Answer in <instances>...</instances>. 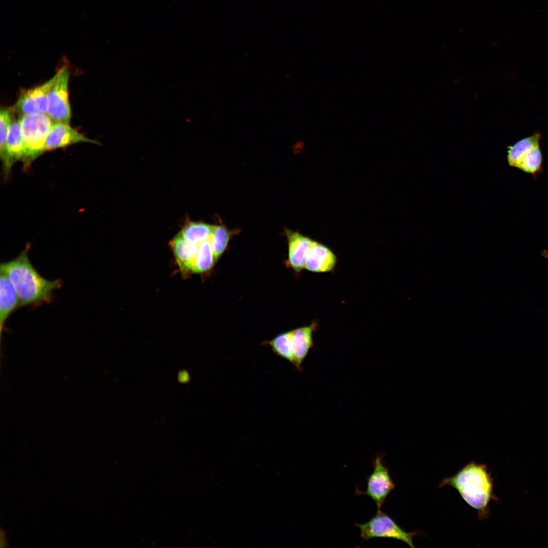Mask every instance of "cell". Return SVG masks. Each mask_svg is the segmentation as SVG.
Here are the masks:
<instances>
[{"instance_id":"obj_1","label":"cell","mask_w":548,"mask_h":548,"mask_svg":"<svg viewBox=\"0 0 548 548\" xmlns=\"http://www.w3.org/2000/svg\"><path fill=\"white\" fill-rule=\"evenodd\" d=\"M29 245L15 259L1 263L4 271L17 292L20 306L49 302L52 293L61 287L58 280L50 281L43 278L31 263L28 256Z\"/></svg>"},{"instance_id":"obj_2","label":"cell","mask_w":548,"mask_h":548,"mask_svg":"<svg viewBox=\"0 0 548 548\" xmlns=\"http://www.w3.org/2000/svg\"><path fill=\"white\" fill-rule=\"evenodd\" d=\"M451 486L483 517L492 495V478L484 464L471 462L456 474L442 480L439 487Z\"/></svg>"},{"instance_id":"obj_3","label":"cell","mask_w":548,"mask_h":548,"mask_svg":"<svg viewBox=\"0 0 548 548\" xmlns=\"http://www.w3.org/2000/svg\"><path fill=\"white\" fill-rule=\"evenodd\" d=\"M19 120L25 147L22 161L26 168L45 151V141L54 122L47 114L26 115Z\"/></svg>"},{"instance_id":"obj_4","label":"cell","mask_w":548,"mask_h":548,"mask_svg":"<svg viewBox=\"0 0 548 548\" xmlns=\"http://www.w3.org/2000/svg\"><path fill=\"white\" fill-rule=\"evenodd\" d=\"M360 530L362 539L367 541L373 538H391L401 540L412 548L415 547L413 537L414 532H408L400 527L387 514L378 510L367 522L355 524Z\"/></svg>"},{"instance_id":"obj_5","label":"cell","mask_w":548,"mask_h":548,"mask_svg":"<svg viewBox=\"0 0 548 548\" xmlns=\"http://www.w3.org/2000/svg\"><path fill=\"white\" fill-rule=\"evenodd\" d=\"M68 70L65 66L57 72V78L48 96V115L55 122L69 125L71 111L68 100Z\"/></svg>"},{"instance_id":"obj_6","label":"cell","mask_w":548,"mask_h":548,"mask_svg":"<svg viewBox=\"0 0 548 548\" xmlns=\"http://www.w3.org/2000/svg\"><path fill=\"white\" fill-rule=\"evenodd\" d=\"M373 470L366 477L367 488L365 492L357 491L359 494L369 496L376 505L378 510L381 508L386 498L395 488V484L385 465L381 455H376L373 460Z\"/></svg>"},{"instance_id":"obj_7","label":"cell","mask_w":548,"mask_h":548,"mask_svg":"<svg viewBox=\"0 0 548 548\" xmlns=\"http://www.w3.org/2000/svg\"><path fill=\"white\" fill-rule=\"evenodd\" d=\"M57 77V72L48 81L34 88L24 90L14 107L19 116L33 114H47L49 93Z\"/></svg>"},{"instance_id":"obj_8","label":"cell","mask_w":548,"mask_h":548,"mask_svg":"<svg viewBox=\"0 0 548 548\" xmlns=\"http://www.w3.org/2000/svg\"><path fill=\"white\" fill-rule=\"evenodd\" d=\"M81 142L100 144L88 139L72 128L69 125L54 122L45 141V151L55 150Z\"/></svg>"},{"instance_id":"obj_9","label":"cell","mask_w":548,"mask_h":548,"mask_svg":"<svg viewBox=\"0 0 548 548\" xmlns=\"http://www.w3.org/2000/svg\"><path fill=\"white\" fill-rule=\"evenodd\" d=\"M313 322L306 326L290 331V344L293 356V364L297 370L302 369V364L314 345L313 332L317 329Z\"/></svg>"},{"instance_id":"obj_10","label":"cell","mask_w":548,"mask_h":548,"mask_svg":"<svg viewBox=\"0 0 548 548\" xmlns=\"http://www.w3.org/2000/svg\"><path fill=\"white\" fill-rule=\"evenodd\" d=\"M6 158L3 163L5 179L9 177L13 164L18 160H22L25 154V147L22 134L19 120L13 119L6 141Z\"/></svg>"},{"instance_id":"obj_11","label":"cell","mask_w":548,"mask_h":548,"mask_svg":"<svg viewBox=\"0 0 548 548\" xmlns=\"http://www.w3.org/2000/svg\"><path fill=\"white\" fill-rule=\"evenodd\" d=\"M288 243V259L287 264L299 272L304 268L306 255L314 241L300 233L289 230L286 231Z\"/></svg>"},{"instance_id":"obj_12","label":"cell","mask_w":548,"mask_h":548,"mask_svg":"<svg viewBox=\"0 0 548 548\" xmlns=\"http://www.w3.org/2000/svg\"><path fill=\"white\" fill-rule=\"evenodd\" d=\"M336 262V255L329 248L314 241L306 255L304 268L314 272H330Z\"/></svg>"},{"instance_id":"obj_13","label":"cell","mask_w":548,"mask_h":548,"mask_svg":"<svg viewBox=\"0 0 548 548\" xmlns=\"http://www.w3.org/2000/svg\"><path fill=\"white\" fill-rule=\"evenodd\" d=\"M169 245L180 270L185 273L191 272L199 245L186 240L180 233L170 241Z\"/></svg>"},{"instance_id":"obj_14","label":"cell","mask_w":548,"mask_h":548,"mask_svg":"<svg viewBox=\"0 0 548 548\" xmlns=\"http://www.w3.org/2000/svg\"><path fill=\"white\" fill-rule=\"evenodd\" d=\"M18 306L17 292L6 274L0 270V329L2 333L7 318Z\"/></svg>"},{"instance_id":"obj_15","label":"cell","mask_w":548,"mask_h":548,"mask_svg":"<svg viewBox=\"0 0 548 548\" xmlns=\"http://www.w3.org/2000/svg\"><path fill=\"white\" fill-rule=\"evenodd\" d=\"M540 134L536 133L523 138L508 147L507 161L511 166L517 167L523 157L532 148L539 145Z\"/></svg>"},{"instance_id":"obj_16","label":"cell","mask_w":548,"mask_h":548,"mask_svg":"<svg viewBox=\"0 0 548 548\" xmlns=\"http://www.w3.org/2000/svg\"><path fill=\"white\" fill-rule=\"evenodd\" d=\"M213 226L204 223L190 222L185 224L179 233L186 240L199 245L210 238Z\"/></svg>"},{"instance_id":"obj_17","label":"cell","mask_w":548,"mask_h":548,"mask_svg":"<svg viewBox=\"0 0 548 548\" xmlns=\"http://www.w3.org/2000/svg\"><path fill=\"white\" fill-rule=\"evenodd\" d=\"M216 262L210 238L199 244L191 272L201 273L210 269Z\"/></svg>"},{"instance_id":"obj_18","label":"cell","mask_w":548,"mask_h":548,"mask_svg":"<svg viewBox=\"0 0 548 548\" xmlns=\"http://www.w3.org/2000/svg\"><path fill=\"white\" fill-rule=\"evenodd\" d=\"M261 345L268 346L272 352L293 365V356L290 344V332L281 333L271 340H265Z\"/></svg>"},{"instance_id":"obj_19","label":"cell","mask_w":548,"mask_h":548,"mask_svg":"<svg viewBox=\"0 0 548 548\" xmlns=\"http://www.w3.org/2000/svg\"><path fill=\"white\" fill-rule=\"evenodd\" d=\"M231 232L222 225H214L210 240L216 261L227 247Z\"/></svg>"},{"instance_id":"obj_20","label":"cell","mask_w":548,"mask_h":548,"mask_svg":"<svg viewBox=\"0 0 548 548\" xmlns=\"http://www.w3.org/2000/svg\"><path fill=\"white\" fill-rule=\"evenodd\" d=\"M541 163L542 155L538 145L523 157L517 167L526 173L535 175L541 170Z\"/></svg>"},{"instance_id":"obj_21","label":"cell","mask_w":548,"mask_h":548,"mask_svg":"<svg viewBox=\"0 0 548 548\" xmlns=\"http://www.w3.org/2000/svg\"><path fill=\"white\" fill-rule=\"evenodd\" d=\"M14 112V109L9 108L1 109L0 112V156L3 163L6 158V141Z\"/></svg>"},{"instance_id":"obj_22","label":"cell","mask_w":548,"mask_h":548,"mask_svg":"<svg viewBox=\"0 0 548 548\" xmlns=\"http://www.w3.org/2000/svg\"><path fill=\"white\" fill-rule=\"evenodd\" d=\"M6 533L2 529L0 532V546L1 547H6L7 545V541L6 536Z\"/></svg>"}]
</instances>
